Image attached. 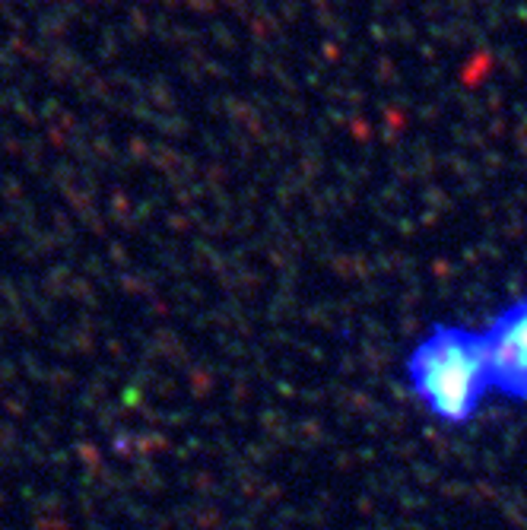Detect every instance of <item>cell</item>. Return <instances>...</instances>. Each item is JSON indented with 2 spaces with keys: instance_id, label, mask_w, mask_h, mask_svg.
Wrapping results in <instances>:
<instances>
[{
  "instance_id": "cell-1",
  "label": "cell",
  "mask_w": 527,
  "mask_h": 530,
  "mask_svg": "<svg viewBox=\"0 0 527 530\" xmlns=\"http://www.w3.org/2000/svg\"><path fill=\"white\" fill-rule=\"evenodd\" d=\"M404 382L429 419L445 429L470 426L496 397L483 328L433 324L406 353Z\"/></svg>"
},
{
  "instance_id": "cell-2",
  "label": "cell",
  "mask_w": 527,
  "mask_h": 530,
  "mask_svg": "<svg viewBox=\"0 0 527 530\" xmlns=\"http://www.w3.org/2000/svg\"><path fill=\"white\" fill-rule=\"evenodd\" d=\"M493 394L527 403V296L512 299L483 328Z\"/></svg>"
}]
</instances>
